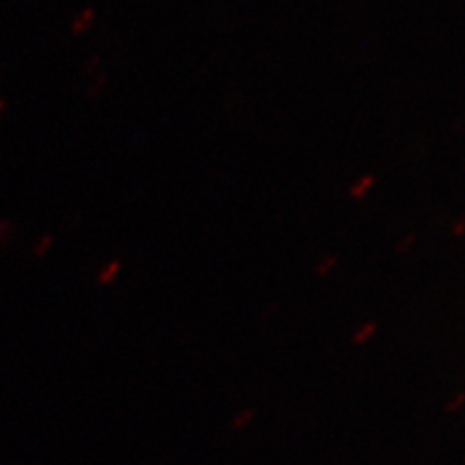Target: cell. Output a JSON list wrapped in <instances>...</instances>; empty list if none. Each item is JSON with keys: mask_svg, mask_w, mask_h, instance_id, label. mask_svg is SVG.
<instances>
[{"mask_svg": "<svg viewBox=\"0 0 465 465\" xmlns=\"http://www.w3.org/2000/svg\"><path fill=\"white\" fill-rule=\"evenodd\" d=\"M374 183H376V178H374L372 174H367V176L360 178L358 181L350 188V197L355 198V200H362V198H365V195L369 193V189L374 186Z\"/></svg>", "mask_w": 465, "mask_h": 465, "instance_id": "cell-1", "label": "cell"}, {"mask_svg": "<svg viewBox=\"0 0 465 465\" xmlns=\"http://www.w3.org/2000/svg\"><path fill=\"white\" fill-rule=\"evenodd\" d=\"M374 331H376V322H367V324L353 336V343L360 345V343H364V341H367L374 334Z\"/></svg>", "mask_w": 465, "mask_h": 465, "instance_id": "cell-2", "label": "cell"}, {"mask_svg": "<svg viewBox=\"0 0 465 465\" xmlns=\"http://www.w3.org/2000/svg\"><path fill=\"white\" fill-rule=\"evenodd\" d=\"M336 262H338V260H336V257H326L319 264V267H317V274H319V276H327V272H329V270L334 267Z\"/></svg>", "mask_w": 465, "mask_h": 465, "instance_id": "cell-3", "label": "cell"}, {"mask_svg": "<svg viewBox=\"0 0 465 465\" xmlns=\"http://www.w3.org/2000/svg\"><path fill=\"white\" fill-rule=\"evenodd\" d=\"M251 417H253V412L251 410H246V412H241V414L236 417L235 419V422H233V428L235 429H241V428H245L246 424L251 420Z\"/></svg>", "mask_w": 465, "mask_h": 465, "instance_id": "cell-4", "label": "cell"}, {"mask_svg": "<svg viewBox=\"0 0 465 465\" xmlns=\"http://www.w3.org/2000/svg\"><path fill=\"white\" fill-rule=\"evenodd\" d=\"M117 269H119V264H117V262L111 264V265H109V267H107V269L102 272L100 281H102V283H109V281H112V278H114V274L117 272Z\"/></svg>", "mask_w": 465, "mask_h": 465, "instance_id": "cell-5", "label": "cell"}, {"mask_svg": "<svg viewBox=\"0 0 465 465\" xmlns=\"http://www.w3.org/2000/svg\"><path fill=\"white\" fill-rule=\"evenodd\" d=\"M414 241H415V235H409V236H405V240H403L401 243L396 246L398 253H403V251H407V250H409V246H412V243H414Z\"/></svg>", "mask_w": 465, "mask_h": 465, "instance_id": "cell-6", "label": "cell"}, {"mask_svg": "<svg viewBox=\"0 0 465 465\" xmlns=\"http://www.w3.org/2000/svg\"><path fill=\"white\" fill-rule=\"evenodd\" d=\"M462 401H463V395H460V396L457 398V401L450 403V405H448V409H447V410H455V409H458V407H460V403H462Z\"/></svg>", "mask_w": 465, "mask_h": 465, "instance_id": "cell-7", "label": "cell"}, {"mask_svg": "<svg viewBox=\"0 0 465 465\" xmlns=\"http://www.w3.org/2000/svg\"><path fill=\"white\" fill-rule=\"evenodd\" d=\"M455 233H457V236H462V233H463V219H460L457 222V226H455Z\"/></svg>", "mask_w": 465, "mask_h": 465, "instance_id": "cell-8", "label": "cell"}]
</instances>
